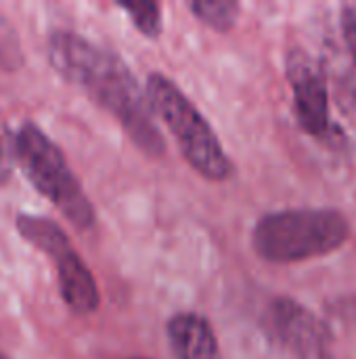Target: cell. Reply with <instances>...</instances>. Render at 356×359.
Returning <instances> with one entry per match:
<instances>
[{"label": "cell", "mask_w": 356, "mask_h": 359, "mask_svg": "<svg viewBox=\"0 0 356 359\" xmlns=\"http://www.w3.org/2000/svg\"><path fill=\"white\" fill-rule=\"evenodd\" d=\"M134 359H143V358H134Z\"/></svg>", "instance_id": "cell-15"}, {"label": "cell", "mask_w": 356, "mask_h": 359, "mask_svg": "<svg viewBox=\"0 0 356 359\" xmlns=\"http://www.w3.org/2000/svg\"><path fill=\"white\" fill-rule=\"evenodd\" d=\"M189 8L199 21L218 32L231 29L239 15V4L233 0H195L189 4Z\"/></svg>", "instance_id": "cell-9"}, {"label": "cell", "mask_w": 356, "mask_h": 359, "mask_svg": "<svg viewBox=\"0 0 356 359\" xmlns=\"http://www.w3.org/2000/svg\"><path fill=\"white\" fill-rule=\"evenodd\" d=\"M348 238L350 223L336 208H287L256 223L252 246L260 259L285 265L332 255Z\"/></svg>", "instance_id": "cell-2"}, {"label": "cell", "mask_w": 356, "mask_h": 359, "mask_svg": "<svg viewBox=\"0 0 356 359\" xmlns=\"http://www.w3.org/2000/svg\"><path fill=\"white\" fill-rule=\"evenodd\" d=\"M342 29H344V40L353 53L356 61V6H346L342 13Z\"/></svg>", "instance_id": "cell-12"}, {"label": "cell", "mask_w": 356, "mask_h": 359, "mask_svg": "<svg viewBox=\"0 0 356 359\" xmlns=\"http://www.w3.org/2000/svg\"><path fill=\"white\" fill-rule=\"evenodd\" d=\"M285 74L294 90V109L300 126L311 137L338 145L344 139V133L334 124L329 114V86L321 61L306 50L294 48L287 55Z\"/></svg>", "instance_id": "cell-6"}, {"label": "cell", "mask_w": 356, "mask_h": 359, "mask_svg": "<svg viewBox=\"0 0 356 359\" xmlns=\"http://www.w3.org/2000/svg\"><path fill=\"white\" fill-rule=\"evenodd\" d=\"M168 343L176 359H222L210 322L199 313H178L168 322Z\"/></svg>", "instance_id": "cell-8"}, {"label": "cell", "mask_w": 356, "mask_h": 359, "mask_svg": "<svg viewBox=\"0 0 356 359\" xmlns=\"http://www.w3.org/2000/svg\"><path fill=\"white\" fill-rule=\"evenodd\" d=\"M10 156L34 189L44 196L76 229L94 225V208L59 145L31 120L10 135Z\"/></svg>", "instance_id": "cell-3"}, {"label": "cell", "mask_w": 356, "mask_h": 359, "mask_svg": "<svg viewBox=\"0 0 356 359\" xmlns=\"http://www.w3.org/2000/svg\"><path fill=\"white\" fill-rule=\"evenodd\" d=\"M145 90L153 114H157L170 128L191 168L208 181L229 179L233 164L222 143L218 141L210 122L176 86V82L164 74H149Z\"/></svg>", "instance_id": "cell-4"}, {"label": "cell", "mask_w": 356, "mask_h": 359, "mask_svg": "<svg viewBox=\"0 0 356 359\" xmlns=\"http://www.w3.org/2000/svg\"><path fill=\"white\" fill-rule=\"evenodd\" d=\"M0 359H8V358H6V355H4V353L0 351Z\"/></svg>", "instance_id": "cell-14"}, {"label": "cell", "mask_w": 356, "mask_h": 359, "mask_svg": "<svg viewBox=\"0 0 356 359\" xmlns=\"http://www.w3.org/2000/svg\"><path fill=\"white\" fill-rule=\"evenodd\" d=\"M271 334L296 359H329L327 326L294 299H275L269 307Z\"/></svg>", "instance_id": "cell-7"}, {"label": "cell", "mask_w": 356, "mask_h": 359, "mask_svg": "<svg viewBox=\"0 0 356 359\" xmlns=\"http://www.w3.org/2000/svg\"><path fill=\"white\" fill-rule=\"evenodd\" d=\"M10 156H8V151H6V145H4V141H2V137H0V185H4L6 181H8V177H10Z\"/></svg>", "instance_id": "cell-13"}, {"label": "cell", "mask_w": 356, "mask_h": 359, "mask_svg": "<svg viewBox=\"0 0 356 359\" xmlns=\"http://www.w3.org/2000/svg\"><path fill=\"white\" fill-rule=\"evenodd\" d=\"M23 63L25 55L21 48L19 34L15 25L6 19V15L0 13V69L17 72L19 67H23Z\"/></svg>", "instance_id": "cell-11"}, {"label": "cell", "mask_w": 356, "mask_h": 359, "mask_svg": "<svg viewBox=\"0 0 356 359\" xmlns=\"http://www.w3.org/2000/svg\"><path fill=\"white\" fill-rule=\"evenodd\" d=\"M46 55L52 69L109 111L141 151L151 158L166 151L147 90L120 55L71 29H52L46 38Z\"/></svg>", "instance_id": "cell-1"}, {"label": "cell", "mask_w": 356, "mask_h": 359, "mask_svg": "<svg viewBox=\"0 0 356 359\" xmlns=\"http://www.w3.org/2000/svg\"><path fill=\"white\" fill-rule=\"evenodd\" d=\"M15 227L27 244H31L52 261L59 294L67 309L80 318L92 316L101 305L97 280L73 248L67 233L61 229V225L42 215L19 212L15 217Z\"/></svg>", "instance_id": "cell-5"}, {"label": "cell", "mask_w": 356, "mask_h": 359, "mask_svg": "<svg viewBox=\"0 0 356 359\" xmlns=\"http://www.w3.org/2000/svg\"><path fill=\"white\" fill-rule=\"evenodd\" d=\"M120 8H124L134 23V27L147 36L157 38L162 32V8L157 2H118Z\"/></svg>", "instance_id": "cell-10"}]
</instances>
